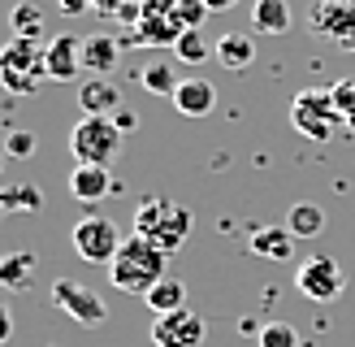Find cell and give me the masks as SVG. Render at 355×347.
I'll use <instances>...</instances> for the list:
<instances>
[{
  "mask_svg": "<svg viewBox=\"0 0 355 347\" xmlns=\"http://www.w3.org/2000/svg\"><path fill=\"white\" fill-rule=\"evenodd\" d=\"M165 252L156 248V243H148V239H139V235H130V239H121V248H117V256L109 260V282L117 287V291H130V295H148L156 282L165 278Z\"/></svg>",
  "mask_w": 355,
  "mask_h": 347,
  "instance_id": "cell-1",
  "label": "cell"
},
{
  "mask_svg": "<svg viewBox=\"0 0 355 347\" xmlns=\"http://www.w3.org/2000/svg\"><path fill=\"white\" fill-rule=\"evenodd\" d=\"M191 226H195L191 208L173 204V200H165V196H152V200H144V204L135 208V235L148 239V243H156L165 256L178 252V248L191 239Z\"/></svg>",
  "mask_w": 355,
  "mask_h": 347,
  "instance_id": "cell-2",
  "label": "cell"
},
{
  "mask_svg": "<svg viewBox=\"0 0 355 347\" xmlns=\"http://www.w3.org/2000/svg\"><path fill=\"white\" fill-rule=\"evenodd\" d=\"M291 121L299 135L316 139V144H329V139L347 135V121L338 113V104H334L329 87H308V92H299L291 100Z\"/></svg>",
  "mask_w": 355,
  "mask_h": 347,
  "instance_id": "cell-3",
  "label": "cell"
},
{
  "mask_svg": "<svg viewBox=\"0 0 355 347\" xmlns=\"http://www.w3.org/2000/svg\"><path fill=\"white\" fill-rule=\"evenodd\" d=\"M69 152H74V165H104L109 169L121 152V130L113 117H83L74 130H69Z\"/></svg>",
  "mask_w": 355,
  "mask_h": 347,
  "instance_id": "cell-4",
  "label": "cell"
},
{
  "mask_svg": "<svg viewBox=\"0 0 355 347\" xmlns=\"http://www.w3.org/2000/svg\"><path fill=\"white\" fill-rule=\"evenodd\" d=\"M69 243H74V252L83 260H92V265H109V260L117 256V248H121V230H117L113 217L87 213V217H78L74 230H69Z\"/></svg>",
  "mask_w": 355,
  "mask_h": 347,
  "instance_id": "cell-5",
  "label": "cell"
},
{
  "mask_svg": "<svg viewBox=\"0 0 355 347\" xmlns=\"http://www.w3.org/2000/svg\"><path fill=\"white\" fill-rule=\"evenodd\" d=\"M308 26L343 52H355V0H316L308 9Z\"/></svg>",
  "mask_w": 355,
  "mask_h": 347,
  "instance_id": "cell-6",
  "label": "cell"
},
{
  "mask_svg": "<svg viewBox=\"0 0 355 347\" xmlns=\"http://www.w3.org/2000/svg\"><path fill=\"white\" fill-rule=\"evenodd\" d=\"M295 287L316 304H334L347 291V273H343V265L334 256H308L304 265H299V273H295Z\"/></svg>",
  "mask_w": 355,
  "mask_h": 347,
  "instance_id": "cell-7",
  "label": "cell"
},
{
  "mask_svg": "<svg viewBox=\"0 0 355 347\" xmlns=\"http://www.w3.org/2000/svg\"><path fill=\"white\" fill-rule=\"evenodd\" d=\"M52 300H57V308L65 312L69 321H78V325H100L104 312H109L100 295L92 287L74 282V278H57V282H52Z\"/></svg>",
  "mask_w": 355,
  "mask_h": 347,
  "instance_id": "cell-8",
  "label": "cell"
},
{
  "mask_svg": "<svg viewBox=\"0 0 355 347\" xmlns=\"http://www.w3.org/2000/svg\"><path fill=\"white\" fill-rule=\"evenodd\" d=\"M152 343L156 347H200L204 343V317L191 308H178V312H161L152 321Z\"/></svg>",
  "mask_w": 355,
  "mask_h": 347,
  "instance_id": "cell-9",
  "label": "cell"
},
{
  "mask_svg": "<svg viewBox=\"0 0 355 347\" xmlns=\"http://www.w3.org/2000/svg\"><path fill=\"white\" fill-rule=\"evenodd\" d=\"M44 48L40 40H22V35H9V44L0 48V74H26V78H48L44 69Z\"/></svg>",
  "mask_w": 355,
  "mask_h": 347,
  "instance_id": "cell-10",
  "label": "cell"
},
{
  "mask_svg": "<svg viewBox=\"0 0 355 347\" xmlns=\"http://www.w3.org/2000/svg\"><path fill=\"white\" fill-rule=\"evenodd\" d=\"M44 69L57 83H74L78 69H83V40L78 35H52L48 48H44Z\"/></svg>",
  "mask_w": 355,
  "mask_h": 347,
  "instance_id": "cell-11",
  "label": "cell"
},
{
  "mask_svg": "<svg viewBox=\"0 0 355 347\" xmlns=\"http://www.w3.org/2000/svg\"><path fill=\"white\" fill-rule=\"evenodd\" d=\"M169 100H173V109L182 117H208L212 109H217V87H212L208 78H182Z\"/></svg>",
  "mask_w": 355,
  "mask_h": 347,
  "instance_id": "cell-12",
  "label": "cell"
},
{
  "mask_svg": "<svg viewBox=\"0 0 355 347\" xmlns=\"http://www.w3.org/2000/svg\"><path fill=\"white\" fill-rule=\"evenodd\" d=\"M113 187V174L104 165H74L69 169V196L78 204H100Z\"/></svg>",
  "mask_w": 355,
  "mask_h": 347,
  "instance_id": "cell-13",
  "label": "cell"
},
{
  "mask_svg": "<svg viewBox=\"0 0 355 347\" xmlns=\"http://www.w3.org/2000/svg\"><path fill=\"white\" fill-rule=\"evenodd\" d=\"M117 52H121V44L113 40L109 31L87 35V40H83V69L92 78H109V69L117 65Z\"/></svg>",
  "mask_w": 355,
  "mask_h": 347,
  "instance_id": "cell-14",
  "label": "cell"
},
{
  "mask_svg": "<svg viewBox=\"0 0 355 347\" xmlns=\"http://www.w3.org/2000/svg\"><path fill=\"white\" fill-rule=\"evenodd\" d=\"M135 40L139 44H156V48H173L178 40H182V26H178L173 13H139Z\"/></svg>",
  "mask_w": 355,
  "mask_h": 347,
  "instance_id": "cell-15",
  "label": "cell"
},
{
  "mask_svg": "<svg viewBox=\"0 0 355 347\" xmlns=\"http://www.w3.org/2000/svg\"><path fill=\"white\" fill-rule=\"evenodd\" d=\"M78 104H83L87 117H109V113L121 109V92H117L109 78H87L78 87Z\"/></svg>",
  "mask_w": 355,
  "mask_h": 347,
  "instance_id": "cell-16",
  "label": "cell"
},
{
  "mask_svg": "<svg viewBox=\"0 0 355 347\" xmlns=\"http://www.w3.org/2000/svg\"><path fill=\"white\" fill-rule=\"evenodd\" d=\"M252 252L264 256V260H291L295 256V235L291 226H260V230H252Z\"/></svg>",
  "mask_w": 355,
  "mask_h": 347,
  "instance_id": "cell-17",
  "label": "cell"
},
{
  "mask_svg": "<svg viewBox=\"0 0 355 347\" xmlns=\"http://www.w3.org/2000/svg\"><path fill=\"white\" fill-rule=\"evenodd\" d=\"M35 269H40L35 252H9V256H0V287H9V291H31Z\"/></svg>",
  "mask_w": 355,
  "mask_h": 347,
  "instance_id": "cell-18",
  "label": "cell"
},
{
  "mask_svg": "<svg viewBox=\"0 0 355 347\" xmlns=\"http://www.w3.org/2000/svg\"><path fill=\"white\" fill-rule=\"evenodd\" d=\"M217 57H221L225 69H247V65L256 61V40L247 31H230V35H221Z\"/></svg>",
  "mask_w": 355,
  "mask_h": 347,
  "instance_id": "cell-19",
  "label": "cell"
},
{
  "mask_svg": "<svg viewBox=\"0 0 355 347\" xmlns=\"http://www.w3.org/2000/svg\"><path fill=\"white\" fill-rule=\"evenodd\" d=\"M252 26L260 35H286L291 31V5L286 0H256L252 5Z\"/></svg>",
  "mask_w": 355,
  "mask_h": 347,
  "instance_id": "cell-20",
  "label": "cell"
},
{
  "mask_svg": "<svg viewBox=\"0 0 355 347\" xmlns=\"http://www.w3.org/2000/svg\"><path fill=\"white\" fill-rule=\"evenodd\" d=\"M286 226H291L295 239H316V235L325 230V208L312 204V200H299V204H291Z\"/></svg>",
  "mask_w": 355,
  "mask_h": 347,
  "instance_id": "cell-21",
  "label": "cell"
},
{
  "mask_svg": "<svg viewBox=\"0 0 355 347\" xmlns=\"http://www.w3.org/2000/svg\"><path fill=\"white\" fill-rule=\"evenodd\" d=\"M144 304L161 317V312H178V308H187V287H182V278H161L148 295H144Z\"/></svg>",
  "mask_w": 355,
  "mask_h": 347,
  "instance_id": "cell-22",
  "label": "cell"
},
{
  "mask_svg": "<svg viewBox=\"0 0 355 347\" xmlns=\"http://www.w3.org/2000/svg\"><path fill=\"white\" fill-rule=\"evenodd\" d=\"M5 208H13V213H40L44 208V196H40V187H31V183H13L0 191V213Z\"/></svg>",
  "mask_w": 355,
  "mask_h": 347,
  "instance_id": "cell-23",
  "label": "cell"
},
{
  "mask_svg": "<svg viewBox=\"0 0 355 347\" xmlns=\"http://www.w3.org/2000/svg\"><path fill=\"white\" fill-rule=\"evenodd\" d=\"M139 83H144L148 92H156V96H173V92H178V83H182V78L173 74V65L156 61V65H144V69H139Z\"/></svg>",
  "mask_w": 355,
  "mask_h": 347,
  "instance_id": "cell-24",
  "label": "cell"
},
{
  "mask_svg": "<svg viewBox=\"0 0 355 347\" xmlns=\"http://www.w3.org/2000/svg\"><path fill=\"white\" fill-rule=\"evenodd\" d=\"M9 26H13V35H22V40H40L44 35V9L40 5H17L9 13Z\"/></svg>",
  "mask_w": 355,
  "mask_h": 347,
  "instance_id": "cell-25",
  "label": "cell"
},
{
  "mask_svg": "<svg viewBox=\"0 0 355 347\" xmlns=\"http://www.w3.org/2000/svg\"><path fill=\"white\" fill-rule=\"evenodd\" d=\"M173 52H178V61H182V65H204L212 48L204 40V31H182V40L173 44Z\"/></svg>",
  "mask_w": 355,
  "mask_h": 347,
  "instance_id": "cell-26",
  "label": "cell"
},
{
  "mask_svg": "<svg viewBox=\"0 0 355 347\" xmlns=\"http://www.w3.org/2000/svg\"><path fill=\"white\" fill-rule=\"evenodd\" d=\"M260 347H304L299 330L291 321H264L260 325Z\"/></svg>",
  "mask_w": 355,
  "mask_h": 347,
  "instance_id": "cell-27",
  "label": "cell"
},
{
  "mask_svg": "<svg viewBox=\"0 0 355 347\" xmlns=\"http://www.w3.org/2000/svg\"><path fill=\"white\" fill-rule=\"evenodd\" d=\"M329 96H334V104H338V113L347 121V135H355V78H338L329 87Z\"/></svg>",
  "mask_w": 355,
  "mask_h": 347,
  "instance_id": "cell-28",
  "label": "cell"
},
{
  "mask_svg": "<svg viewBox=\"0 0 355 347\" xmlns=\"http://www.w3.org/2000/svg\"><path fill=\"white\" fill-rule=\"evenodd\" d=\"M173 17H178V26H182V31H200V22L208 17V5H204V0H178Z\"/></svg>",
  "mask_w": 355,
  "mask_h": 347,
  "instance_id": "cell-29",
  "label": "cell"
},
{
  "mask_svg": "<svg viewBox=\"0 0 355 347\" xmlns=\"http://www.w3.org/2000/svg\"><path fill=\"white\" fill-rule=\"evenodd\" d=\"M96 13H117L126 17V22H139V9H144V0H92Z\"/></svg>",
  "mask_w": 355,
  "mask_h": 347,
  "instance_id": "cell-30",
  "label": "cell"
},
{
  "mask_svg": "<svg viewBox=\"0 0 355 347\" xmlns=\"http://www.w3.org/2000/svg\"><path fill=\"white\" fill-rule=\"evenodd\" d=\"M5 152L17 156V161H26V156H35V135H31V130H13L9 144H5Z\"/></svg>",
  "mask_w": 355,
  "mask_h": 347,
  "instance_id": "cell-31",
  "label": "cell"
},
{
  "mask_svg": "<svg viewBox=\"0 0 355 347\" xmlns=\"http://www.w3.org/2000/svg\"><path fill=\"white\" fill-rule=\"evenodd\" d=\"M57 9H61L65 17H74V13H87V9H92V0H57Z\"/></svg>",
  "mask_w": 355,
  "mask_h": 347,
  "instance_id": "cell-32",
  "label": "cell"
},
{
  "mask_svg": "<svg viewBox=\"0 0 355 347\" xmlns=\"http://www.w3.org/2000/svg\"><path fill=\"white\" fill-rule=\"evenodd\" d=\"M9 335H13V317H9V308L0 304V343H9Z\"/></svg>",
  "mask_w": 355,
  "mask_h": 347,
  "instance_id": "cell-33",
  "label": "cell"
},
{
  "mask_svg": "<svg viewBox=\"0 0 355 347\" xmlns=\"http://www.w3.org/2000/svg\"><path fill=\"white\" fill-rule=\"evenodd\" d=\"M113 121H117V130H130V126H135V113H130V109H117Z\"/></svg>",
  "mask_w": 355,
  "mask_h": 347,
  "instance_id": "cell-34",
  "label": "cell"
},
{
  "mask_svg": "<svg viewBox=\"0 0 355 347\" xmlns=\"http://www.w3.org/2000/svg\"><path fill=\"white\" fill-rule=\"evenodd\" d=\"M204 5H208V13H212V9H234L239 0H204Z\"/></svg>",
  "mask_w": 355,
  "mask_h": 347,
  "instance_id": "cell-35",
  "label": "cell"
},
{
  "mask_svg": "<svg viewBox=\"0 0 355 347\" xmlns=\"http://www.w3.org/2000/svg\"><path fill=\"white\" fill-rule=\"evenodd\" d=\"M0 161H5V148H0Z\"/></svg>",
  "mask_w": 355,
  "mask_h": 347,
  "instance_id": "cell-36",
  "label": "cell"
}]
</instances>
